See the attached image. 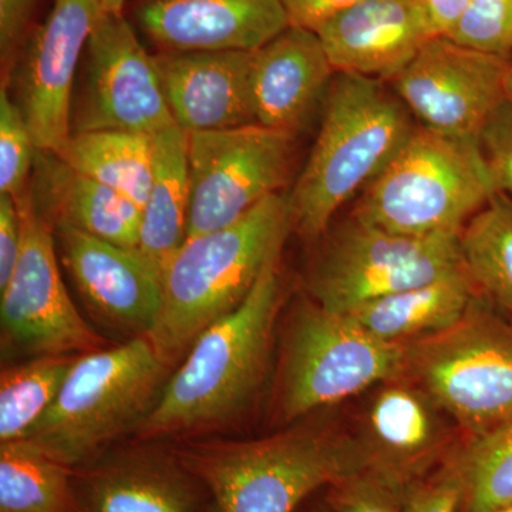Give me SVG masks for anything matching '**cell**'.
Wrapping results in <instances>:
<instances>
[{
  "mask_svg": "<svg viewBox=\"0 0 512 512\" xmlns=\"http://www.w3.org/2000/svg\"><path fill=\"white\" fill-rule=\"evenodd\" d=\"M284 247V245H282ZM276 248L245 302L192 345L138 426L140 441L200 439L234 426L261 390L271 362L284 292Z\"/></svg>",
  "mask_w": 512,
  "mask_h": 512,
  "instance_id": "1",
  "label": "cell"
},
{
  "mask_svg": "<svg viewBox=\"0 0 512 512\" xmlns=\"http://www.w3.org/2000/svg\"><path fill=\"white\" fill-rule=\"evenodd\" d=\"M214 512H295L309 495L372 468L362 437L298 426L256 440L190 439L173 447Z\"/></svg>",
  "mask_w": 512,
  "mask_h": 512,
  "instance_id": "2",
  "label": "cell"
},
{
  "mask_svg": "<svg viewBox=\"0 0 512 512\" xmlns=\"http://www.w3.org/2000/svg\"><path fill=\"white\" fill-rule=\"evenodd\" d=\"M292 231L288 195L272 194L228 227L188 238L163 269V305L150 340L165 366L183 362L215 322L252 292Z\"/></svg>",
  "mask_w": 512,
  "mask_h": 512,
  "instance_id": "3",
  "label": "cell"
},
{
  "mask_svg": "<svg viewBox=\"0 0 512 512\" xmlns=\"http://www.w3.org/2000/svg\"><path fill=\"white\" fill-rule=\"evenodd\" d=\"M416 127L382 80L336 73L318 138L288 195L293 231L306 241L322 237L336 211L382 173Z\"/></svg>",
  "mask_w": 512,
  "mask_h": 512,
  "instance_id": "4",
  "label": "cell"
},
{
  "mask_svg": "<svg viewBox=\"0 0 512 512\" xmlns=\"http://www.w3.org/2000/svg\"><path fill=\"white\" fill-rule=\"evenodd\" d=\"M170 376L146 336L84 353L23 441L76 470L124 434L136 433Z\"/></svg>",
  "mask_w": 512,
  "mask_h": 512,
  "instance_id": "5",
  "label": "cell"
},
{
  "mask_svg": "<svg viewBox=\"0 0 512 512\" xmlns=\"http://www.w3.org/2000/svg\"><path fill=\"white\" fill-rule=\"evenodd\" d=\"M497 194L480 140L417 126L366 185L353 218L409 237L461 232Z\"/></svg>",
  "mask_w": 512,
  "mask_h": 512,
  "instance_id": "6",
  "label": "cell"
},
{
  "mask_svg": "<svg viewBox=\"0 0 512 512\" xmlns=\"http://www.w3.org/2000/svg\"><path fill=\"white\" fill-rule=\"evenodd\" d=\"M406 375L468 440L512 423V322L480 293L454 325L407 342Z\"/></svg>",
  "mask_w": 512,
  "mask_h": 512,
  "instance_id": "7",
  "label": "cell"
},
{
  "mask_svg": "<svg viewBox=\"0 0 512 512\" xmlns=\"http://www.w3.org/2000/svg\"><path fill=\"white\" fill-rule=\"evenodd\" d=\"M276 412L285 423L406 372L407 342L367 332L345 313L303 299L286 325Z\"/></svg>",
  "mask_w": 512,
  "mask_h": 512,
  "instance_id": "8",
  "label": "cell"
},
{
  "mask_svg": "<svg viewBox=\"0 0 512 512\" xmlns=\"http://www.w3.org/2000/svg\"><path fill=\"white\" fill-rule=\"evenodd\" d=\"M461 232L409 237L352 218L326 242L306 288L328 311L346 313L392 293L466 271Z\"/></svg>",
  "mask_w": 512,
  "mask_h": 512,
  "instance_id": "9",
  "label": "cell"
},
{
  "mask_svg": "<svg viewBox=\"0 0 512 512\" xmlns=\"http://www.w3.org/2000/svg\"><path fill=\"white\" fill-rule=\"evenodd\" d=\"M16 202L22 248L15 271L0 291L3 355H84L106 348V339L80 315L63 284L55 231L37 212L30 192Z\"/></svg>",
  "mask_w": 512,
  "mask_h": 512,
  "instance_id": "10",
  "label": "cell"
},
{
  "mask_svg": "<svg viewBox=\"0 0 512 512\" xmlns=\"http://www.w3.org/2000/svg\"><path fill=\"white\" fill-rule=\"evenodd\" d=\"M293 136L251 124L187 133L190 211L187 239L241 220L288 180Z\"/></svg>",
  "mask_w": 512,
  "mask_h": 512,
  "instance_id": "11",
  "label": "cell"
},
{
  "mask_svg": "<svg viewBox=\"0 0 512 512\" xmlns=\"http://www.w3.org/2000/svg\"><path fill=\"white\" fill-rule=\"evenodd\" d=\"M87 70L73 133L116 130L154 137L177 126L156 56L123 13L101 12L87 43Z\"/></svg>",
  "mask_w": 512,
  "mask_h": 512,
  "instance_id": "12",
  "label": "cell"
},
{
  "mask_svg": "<svg viewBox=\"0 0 512 512\" xmlns=\"http://www.w3.org/2000/svg\"><path fill=\"white\" fill-rule=\"evenodd\" d=\"M511 59L431 37L412 62L392 80L407 110L448 137L480 140L493 111L505 100Z\"/></svg>",
  "mask_w": 512,
  "mask_h": 512,
  "instance_id": "13",
  "label": "cell"
},
{
  "mask_svg": "<svg viewBox=\"0 0 512 512\" xmlns=\"http://www.w3.org/2000/svg\"><path fill=\"white\" fill-rule=\"evenodd\" d=\"M100 15L99 0H55L20 52L10 82L39 151L59 153L72 136L74 74Z\"/></svg>",
  "mask_w": 512,
  "mask_h": 512,
  "instance_id": "14",
  "label": "cell"
},
{
  "mask_svg": "<svg viewBox=\"0 0 512 512\" xmlns=\"http://www.w3.org/2000/svg\"><path fill=\"white\" fill-rule=\"evenodd\" d=\"M53 231L64 268L94 318L130 339L148 336L163 305V269L138 248L69 227Z\"/></svg>",
  "mask_w": 512,
  "mask_h": 512,
  "instance_id": "15",
  "label": "cell"
},
{
  "mask_svg": "<svg viewBox=\"0 0 512 512\" xmlns=\"http://www.w3.org/2000/svg\"><path fill=\"white\" fill-rule=\"evenodd\" d=\"M103 454L74 473L77 512H204V485L158 441Z\"/></svg>",
  "mask_w": 512,
  "mask_h": 512,
  "instance_id": "16",
  "label": "cell"
},
{
  "mask_svg": "<svg viewBox=\"0 0 512 512\" xmlns=\"http://www.w3.org/2000/svg\"><path fill=\"white\" fill-rule=\"evenodd\" d=\"M137 22L163 52H256L291 26L282 0H143Z\"/></svg>",
  "mask_w": 512,
  "mask_h": 512,
  "instance_id": "17",
  "label": "cell"
},
{
  "mask_svg": "<svg viewBox=\"0 0 512 512\" xmlns=\"http://www.w3.org/2000/svg\"><path fill=\"white\" fill-rule=\"evenodd\" d=\"M336 73L393 80L434 37L424 0H366L318 29Z\"/></svg>",
  "mask_w": 512,
  "mask_h": 512,
  "instance_id": "18",
  "label": "cell"
},
{
  "mask_svg": "<svg viewBox=\"0 0 512 512\" xmlns=\"http://www.w3.org/2000/svg\"><path fill=\"white\" fill-rule=\"evenodd\" d=\"M254 53H158L156 62L175 124L185 133L256 124Z\"/></svg>",
  "mask_w": 512,
  "mask_h": 512,
  "instance_id": "19",
  "label": "cell"
},
{
  "mask_svg": "<svg viewBox=\"0 0 512 512\" xmlns=\"http://www.w3.org/2000/svg\"><path fill=\"white\" fill-rule=\"evenodd\" d=\"M335 74L318 33L289 26L254 53L256 124L295 137L326 100Z\"/></svg>",
  "mask_w": 512,
  "mask_h": 512,
  "instance_id": "20",
  "label": "cell"
},
{
  "mask_svg": "<svg viewBox=\"0 0 512 512\" xmlns=\"http://www.w3.org/2000/svg\"><path fill=\"white\" fill-rule=\"evenodd\" d=\"M29 192L50 227H69L124 248L140 244L141 208L113 188L77 173L49 151H36Z\"/></svg>",
  "mask_w": 512,
  "mask_h": 512,
  "instance_id": "21",
  "label": "cell"
},
{
  "mask_svg": "<svg viewBox=\"0 0 512 512\" xmlns=\"http://www.w3.org/2000/svg\"><path fill=\"white\" fill-rule=\"evenodd\" d=\"M434 409L439 407L417 386L396 383L380 390L370 406L369 433L362 437L370 470L402 487L419 480L443 446Z\"/></svg>",
  "mask_w": 512,
  "mask_h": 512,
  "instance_id": "22",
  "label": "cell"
},
{
  "mask_svg": "<svg viewBox=\"0 0 512 512\" xmlns=\"http://www.w3.org/2000/svg\"><path fill=\"white\" fill-rule=\"evenodd\" d=\"M477 295L466 269L433 284L363 303L345 315L377 338L406 343L454 325Z\"/></svg>",
  "mask_w": 512,
  "mask_h": 512,
  "instance_id": "23",
  "label": "cell"
},
{
  "mask_svg": "<svg viewBox=\"0 0 512 512\" xmlns=\"http://www.w3.org/2000/svg\"><path fill=\"white\" fill-rule=\"evenodd\" d=\"M188 211L187 133L174 126L153 137V175L141 210L138 249L161 269L187 241Z\"/></svg>",
  "mask_w": 512,
  "mask_h": 512,
  "instance_id": "24",
  "label": "cell"
},
{
  "mask_svg": "<svg viewBox=\"0 0 512 512\" xmlns=\"http://www.w3.org/2000/svg\"><path fill=\"white\" fill-rule=\"evenodd\" d=\"M64 163L113 188L143 210L153 175V137L127 131L72 133L59 153Z\"/></svg>",
  "mask_w": 512,
  "mask_h": 512,
  "instance_id": "25",
  "label": "cell"
},
{
  "mask_svg": "<svg viewBox=\"0 0 512 512\" xmlns=\"http://www.w3.org/2000/svg\"><path fill=\"white\" fill-rule=\"evenodd\" d=\"M461 254L481 298L512 322V197L497 192L460 234Z\"/></svg>",
  "mask_w": 512,
  "mask_h": 512,
  "instance_id": "26",
  "label": "cell"
},
{
  "mask_svg": "<svg viewBox=\"0 0 512 512\" xmlns=\"http://www.w3.org/2000/svg\"><path fill=\"white\" fill-rule=\"evenodd\" d=\"M0 512H77L74 468L28 441L0 444Z\"/></svg>",
  "mask_w": 512,
  "mask_h": 512,
  "instance_id": "27",
  "label": "cell"
},
{
  "mask_svg": "<svg viewBox=\"0 0 512 512\" xmlns=\"http://www.w3.org/2000/svg\"><path fill=\"white\" fill-rule=\"evenodd\" d=\"M80 355L30 357L0 373V444L22 441L42 419Z\"/></svg>",
  "mask_w": 512,
  "mask_h": 512,
  "instance_id": "28",
  "label": "cell"
},
{
  "mask_svg": "<svg viewBox=\"0 0 512 512\" xmlns=\"http://www.w3.org/2000/svg\"><path fill=\"white\" fill-rule=\"evenodd\" d=\"M448 461L460 478L464 512H498L512 504V423L468 440Z\"/></svg>",
  "mask_w": 512,
  "mask_h": 512,
  "instance_id": "29",
  "label": "cell"
},
{
  "mask_svg": "<svg viewBox=\"0 0 512 512\" xmlns=\"http://www.w3.org/2000/svg\"><path fill=\"white\" fill-rule=\"evenodd\" d=\"M37 148L22 110L10 97L9 87L0 90V194L16 201L29 192L28 180Z\"/></svg>",
  "mask_w": 512,
  "mask_h": 512,
  "instance_id": "30",
  "label": "cell"
},
{
  "mask_svg": "<svg viewBox=\"0 0 512 512\" xmlns=\"http://www.w3.org/2000/svg\"><path fill=\"white\" fill-rule=\"evenodd\" d=\"M448 39L512 60V0H471Z\"/></svg>",
  "mask_w": 512,
  "mask_h": 512,
  "instance_id": "31",
  "label": "cell"
},
{
  "mask_svg": "<svg viewBox=\"0 0 512 512\" xmlns=\"http://www.w3.org/2000/svg\"><path fill=\"white\" fill-rule=\"evenodd\" d=\"M403 491L369 468L332 487V505L339 512H404Z\"/></svg>",
  "mask_w": 512,
  "mask_h": 512,
  "instance_id": "32",
  "label": "cell"
},
{
  "mask_svg": "<svg viewBox=\"0 0 512 512\" xmlns=\"http://www.w3.org/2000/svg\"><path fill=\"white\" fill-rule=\"evenodd\" d=\"M480 143L495 190L512 197V104L507 99L491 114Z\"/></svg>",
  "mask_w": 512,
  "mask_h": 512,
  "instance_id": "33",
  "label": "cell"
},
{
  "mask_svg": "<svg viewBox=\"0 0 512 512\" xmlns=\"http://www.w3.org/2000/svg\"><path fill=\"white\" fill-rule=\"evenodd\" d=\"M40 0H0V66L2 86L8 87L16 63L35 29Z\"/></svg>",
  "mask_w": 512,
  "mask_h": 512,
  "instance_id": "34",
  "label": "cell"
},
{
  "mask_svg": "<svg viewBox=\"0 0 512 512\" xmlns=\"http://www.w3.org/2000/svg\"><path fill=\"white\" fill-rule=\"evenodd\" d=\"M460 505V478L450 461L429 480L419 478L404 487V512H457Z\"/></svg>",
  "mask_w": 512,
  "mask_h": 512,
  "instance_id": "35",
  "label": "cell"
},
{
  "mask_svg": "<svg viewBox=\"0 0 512 512\" xmlns=\"http://www.w3.org/2000/svg\"><path fill=\"white\" fill-rule=\"evenodd\" d=\"M22 248V218L18 202L9 194H0V291L15 271Z\"/></svg>",
  "mask_w": 512,
  "mask_h": 512,
  "instance_id": "36",
  "label": "cell"
},
{
  "mask_svg": "<svg viewBox=\"0 0 512 512\" xmlns=\"http://www.w3.org/2000/svg\"><path fill=\"white\" fill-rule=\"evenodd\" d=\"M289 25L318 32L320 26L366 0H282Z\"/></svg>",
  "mask_w": 512,
  "mask_h": 512,
  "instance_id": "37",
  "label": "cell"
},
{
  "mask_svg": "<svg viewBox=\"0 0 512 512\" xmlns=\"http://www.w3.org/2000/svg\"><path fill=\"white\" fill-rule=\"evenodd\" d=\"M471 0H424L434 35L447 36Z\"/></svg>",
  "mask_w": 512,
  "mask_h": 512,
  "instance_id": "38",
  "label": "cell"
},
{
  "mask_svg": "<svg viewBox=\"0 0 512 512\" xmlns=\"http://www.w3.org/2000/svg\"><path fill=\"white\" fill-rule=\"evenodd\" d=\"M101 12L104 13H123L126 0H99Z\"/></svg>",
  "mask_w": 512,
  "mask_h": 512,
  "instance_id": "39",
  "label": "cell"
},
{
  "mask_svg": "<svg viewBox=\"0 0 512 512\" xmlns=\"http://www.w3.org/2000/svg\"><path fill=\"white\" fill-rule=\"evenodd\" d=\"M505 99L512 104V64L508 70L507 79H505Z\"/></svg>",
  "mask_w": 512,
  "mask_h": 512,
  "instance_id": "40",
  "label": "cell"
},
{
  "mask_svg": "<svg viewBox=\"0 0 512 512\" xmlns=\"http://www.w3.org/2000/svg\"><path fill=\"white\" fill-rule=\"evenodd\" d=\"M498 512H512V504L508 505V507L503 508V510Z\"/></svg>",
  "mask_w": 512,
  "mask_h": 512,
  "instance_id": "41",
  "label": "cell"
},
{
  "mask_svg": "<svg viewBox=\"0 0 512 512\" xmlns=\"http://www.w3.org/2000/svg\"><path fill=\"white\" fill-rule=\"evenodd\" d=\"M328 512H339L338 510H335V508H333L332 511H328Z\"/></svg>",
  "mask_w": 512,
  "mask_h": 512,
  "instance_id": "42",
  "label": "cell"
}]
</instances>
